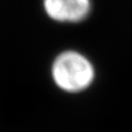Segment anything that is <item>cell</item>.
I'll return each mask as SVG.
<instances>
[{"mask_svg": "<svg viewBox=\"0 0 132 132\" xmlns=\"http://www.w3.org/2000/svg\"><path fill=\"white\" fill-rule=\"evenodd\" d=\"M51 77L59 89L76 94L90 86L95 78V69L82 53L64 50L56 55L51 64Z\"/></svg>", "mask_w": 132, "mask_h": 132, "instance_id": "cell-1", "label": "cell"}, {"mask_svg": "<svg viewBox=\"0 0 132 132\" xmlns=\"http://www.w3.org/2000/svg\"><path fill=\"white\" fill-rule=\"evenodd\" d=\"M47 17L57 23L75 24L84 21L92 12V0H43Z\"/></svg>", "mask_w": 132, "mask_h": 132, "instance_id": "cell-2", "label": "cell"}]
</instances>
